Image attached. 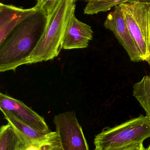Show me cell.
<instances>
[{
  "label": "cell",
  "instance_id": "1",
  "mask_svg": "<svg viewBox=\"0 0 150 150\" xmlns=\"http://www.w3.org/2000/svg\"><path fill=\"white\" fill-rule=\"evenodd\" d=\"M47 15L41 11L19 24L0 45V72L13 70L24 65L38 44L45 30Z\"/></svg>",
  "mask_w": 150,
  "mask_h": 150
},
{
  "label": "cell",
  "instance_id": "2",
  "mask_svg": "<svg viewBox=\"0 0 150 150\" xmlns=\"http://www.w3.org/2000/svg\"><path fill=\"white\" fill-rule=\"evenodd\" d=\"M75 0H59L47 14L43 35L24 65L47 61L57 57L62 48V41L69 21L75 9Z\"/></svg>",
  "mask_w": 150,
  "mask_h": 150
},
{
  "label": "cell",
  "instance_id": "3",
  "mask_svg": "<svg viewBox=\"0 0 150 150\" xmlns=\"http://www.w3.org/2000/svg\"><path fill=\"white\" fill-rule=\"evenodd\" d=\"M150 138V119L142 115L113 127L104 129L95 137L94 150H116Z\"/></svg>",
  "mask_w": 150,
  "mask_h": 150
},
{
  "label": "cell",
  "instance_id": "4",
  "mask_svg": "<svg viewBox=\"0 0 150 150\" xmlns=\"http://www.w3.org/2000/svg\"><path fill=\"white\" fill-rule=\"evenodd\" d=\"M130 33L138 47L142 61L149 63L147 4L133 2L119 5Z\"/></svg>",
  "mask_w": 150,
  "mask_h": 150
},
{
  "label": "cell",
  "instance_id": "5",
  "mask_svg": "<svg viewBox=\"0 0 150 150\" xmlns=\"http://www.w3.org/2000/svg\"><path fill=\"white\" fill-rule=\"evenodd\" d=\"M53 122L63 150H90L75 111L56 115Z\"/></svg>",
  "mask_w": 150,
  "mask_h": 150
},
{
  "label": "cell",
  "instance_id": "6",
  "mask_svg": "<svg viewBox=\"0 0 150 150\" xmlns=\"http://www.w3.org/2000/svg\"><path fill=\"white\" fill-rule=\"evenodd\" d=\"M104 25L106 29L113 33L119 43L127 53L131 61H142L119 5L116 6L114 10L109 13Z\"/></svg>",
  "mask_w": 150,
  "mask_h": 150
},
{
  "label": "cell",
  "instance_id": "7",
  "mask_svg": "<svg viewBox=\"0 0 150 150\" xmlns=\"http://www.w3.org/2000/svg\"><path fill=\"white\" fill-rule=\"evenodd\" d=\"M0 109L10 111L22 121L39 132L45 134L52 132L43 117L22 101L2 93H0Z\"/></svg>",
  "mask_w": 150,
  "mask_h": 150
},
{
  "label": "cell",
  "instance_id": "8",
  "mask_svg": "<svg viewBox=\"0 0 150 150\" xmlns=\"http://www.w3.org/2000/svg\"><path fill=\"white\" fill-rule=\"evenodd\" d=\"M93 34L91 27L79 21L74 14L70 18L65 30L62 41L63 49L70 50L87 48L93 38Z\"/></svg>",
  "mask_w": 150,
  "mask_h": 150
},
{
  "label": "cell",
  "instance_id": "9",
  "mask_svg": "<svg viewBox=\"0 0 150 150\" xmlns=\"http://www.w3.org/2000/svg\"><path fill=\"white\" fill-rule=\"evenodd\" d=\"M38 11L35 7L23 9L0 3V45L25 19Z\"/></svg>",
  "mask_w": 150,
  "mask_h": 150
},
{
  "label": "cell",
  "instance_id": "10",
  "mask_svg": "<svg viewBox=\"0 0 150 150\" xmlns=\"http://www.w3.org/2000/svg\"><path fill=\"white\" fill-rule=\"evenodd\" d=\"M8 123L16 130L22 141L27 142H37L45 139L50 133L45 134L37 131L20 119L13 113L6 110H1Z\"/></svg>",
  "mask_w": 150,
  "mask_h": 150
},
{
  "label": "cell",
  "instance_id": "11",
  "mask_svg": "<svg viewBox=\"0 0 150 150\" xmlns=\"http://www.w3.org/2000/svg\"><path fill=\"white\" fill-rule=\"evenodd\" d=\"M133 96L150 119V76H145L133 86Z\"/></svg>",
  "mask_w": 150,
  "mask_h": 150
},
{
  "label": "cell",
  "instance_id": "12",
  "mask_svg": "<svg viewBox=\"0 0 150 150\" xmlns=\"http://www.w3.org/2000/svg\"><path fill=\"white\" fill-rule=\"evenodd\" d=\"M21 139V138H20ZM18 150H63L56 131L51 132L47 138L37 142H27L21 139Z\"/></svg>",
  "mask_w": 150,
  "mask_h": 150
},
{
  "label": "cell",
  "instance_id": "13",
  "mask_svg": "<svg viewBox=\"0 0 150 150\" xmlns=\"http://www.w3.org/2000/svg\"><path fill=\"white\" fill-rule=\"evenodd\" d=\"M21 139L9 123L0 129V150H18Z\"/></svg>",
  "mask_w": 150,
  "mask_h": 150
},
{
  "label": "cell",
  "instance_id": "14",
  "mask_svg": "<svg viewBox=\"0 0 150 150\" xmlns=\"http://www.w3.org/2000/svg\"><path fill=\"white\" fill-rule=\"evenodd\" d=\"M87 2L84 10L86 15H94L101 12H105L114 7L129 2V0H81Z\"/></svg>",
  "mask_w": 150,
  "mask_h": 150
},
{
  "label": "cell",
  "instance_id": "15",
  "mask_svg": "<svg viewBox=\"0 0 150 150\" xmlns=\"http://www.w3.org/2000/svg\"><path fill=\"white\" fill-rule=\"evenodd\" d=\"M58 1L59 0H37V4L34 7L38 11H42L47 15Z\"/></svg>",
  "mask_w": 150,
  "mask_h": 150
},
{
  "label": "cell",
  "instance_id": "16",
  "mask_svg": "<svg viewBox=\"0 0 150 150\" xmlns=\"http://www.w3.org/2000/svg\"><path fill=\"white\" fill-rule=\"evenodd\" d=\"M116 150H146L143 143L134 144Z\"/></svg>",
  "mask_w": 150,
  "mask_h": 150
},
{
  "label": "cell",
  "instance_id": "17",
  "mask_svg": "<svg viewBox=\"0 0 150 150\" xmlns=\"http://www.w3.org/2000/svg\"><path fill=\"white\" fill-rule=\"evenodd\" d=\"M147 14H148V38H147V45L150 54V4H147ZM150 65V62L149 63Z\"/></svg>",
  "mask_w": 150,
  "mask_h": 150
},
{
  "label": "cell",
  "instance_id": "18",
  "mask_svg": "<svg viewBox=\"0 0 150 150\" xmlns=\"http://www.w3.org/2000/svg\"><path fill=\"white\" fill-rule=\"evenodd\" d=\"M129 2H137L142 3L144 4H150V0H129Z\"/></svg>",
  "mask_w": 150,
  "mask_h": 150
},
{
  "label": "cell",
  "instance_id": "19",
  "mask_svg": "<svg viewBox=\"0 0 150 150\" xmlns=\"http://www.w3.org/2000/svg\"><path fill=\"white\" fill-rule=\"evenodd\" d=\"M146 150H150V144L149 145V147L147 149H146Z\"/></svg>",
  "mask_w": 150,
  "mask_h": 150
},
{
  "label": "cell",
  "instance_id": "20",
  "mask_svg": "<svg viewBox=\"0 0 150 150\" xmlns=\"http://www.w3.org/2000/svg\"><path fill=\"white\" fill-rule=\"evenodd\" d=\"M75 1H78V0H75Z\"/></svg>",
  "mask_w": 150,
  "mask_h": 150
}]
</instances>
